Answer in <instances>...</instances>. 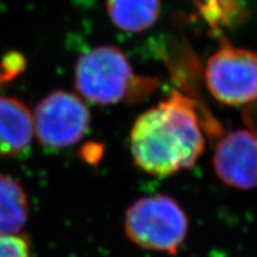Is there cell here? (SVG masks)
I'll return each instance as SVG.
<instances>
[{"label":"cell","instance_id":"obj_1","mask_svg":"<svg viewBox=\"0 0 257 257\" xmlns=\"http://www.w3.org/2000/svg\"><path fill=\"white\" fill-rule=\"evenodd\" d=\"M205 141L191 99L174 93L135 121L130 148L143 172L168 176L195 165Z\"/></svg>","mask_w":257,"mask_h":257},{"label":"cell","instance_id":"obj_2","mask_svg":"<svg viewBox=\"0 0 257 257\" xmlns=\"http://www.w3.org/2000/svg\"><path fill=\"white\" fill-rule=\"evenodd\" d=\"M79 93L96 105L142 100L159 86L152 78L136 75L123 51L102 46L87 50L75 67Z\"/></svg>","mask_w":257,"mask_h":257},{"label":"cell","instance_id":"obj_3","mask_svg":"<svg viewBox=\"0 0 257 257\" xmlns=\"http://www.w3.org/2000/svg\"><path fill=\"white\" fill-rule=\"evenodd\" d=\"M125 233L142 249L176 253L188 230L186 213L174 199L165 194L135 201L125 213Z\"/></svg>","mask_w":257,"mask_h":257},{"label":"cell","instance_id":"obj_4","mask_svg":"<svg viewBox=\"0 0 257 257\" xmlns=\"http://www.w3.org/2000/svg\"><path fill=\"white\" fill-rule=\"evenodd\" d=\"M205 80L212 96L221 104H250L257 99V55L225 44L208 60Z\"/></svg>","mask_w":257,"mask_h":257},{"label":"cell","instance_id":"obj_5","mask_svg":"<svg viewBox=\"0 0 257 257\" xmlns=\"http://www.w3.org/2000/svg\"><path fill=\"white\" fill-rule=\"evenodd\" d=\"M32 118L38 141L51 149H63L78 143L87 133L91 121L85 102L64 91H55L42 99Z\"/></svg>","mask_w":257,"mask_h":257},{"label":"cell","instance_id":"obj_6","mask_svg":"<svg viewBox=\"0 0 257 257\" xmlns=\"http://www.w3.org/2000/svg\"><path fill=\"white\" fill-rule=\"evenodd\" d=\"M213 167L224 184L237 189L257 187V134L246 128L225 135L218 142Z\"/></svg>","mask_w":257,"mask_h":257},{"label":"cell","instance_id":"obj_7","mask_svg":"<svg viewBox=\"0 0 257 257\" xmlns=\"http://www.w3.org/2000/svg\"><path fill=\"white\" fill-rule=\"evenodd\" d=\"M34 118L23 101L0 96V156L19 155L34 137Z\"/></svg>","mask_w":257,"mask_h":257},{"label":"cell","instance_id":"obj_8","mask_svg":"<svg viewBox=\"0 0 257 257\" xmlns=\"http://www.w3.org/2000/svg\"><path fill=\"white\" fill-rule=\"evenodd\" d=\"M107 14L118 29L142 32L160 17L161 0H107Z\"/></svg>","mask_w":257,"mask_h":257},{"label":"cell","instance_id":"obj_9","mask_svg":"<svg viewBox=\"0 0 257 257\" xmlns=\"http://www.w3.org/2000/svg\"><path fill=\"white\" fill-rule=\"evenodd\" d=\"M28 199L23 187L0 174V234H17L28 220Z\"/></svg>","mask_w":257,"mask_h":257},{"label":"cell","instance_id":"obj_10","mask_svg":"<svg viewBox=\"0 0 257 257\" xmlns=\"http://www.w3.org/2000/svg\"><path fill=\"white\" fill-rule=\"evenodd\" d=\"M0 257H31L28 240L17 234H0Z\"/></svg>","mask_w":257,"mask_h":257}]
</instances>
